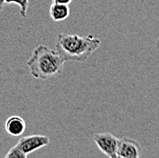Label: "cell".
<instances>
[{
  "instance_id": "6",
  "label": "cell",
  "mask_w": 159,
  "mask_h": 158,
  "mask_svg": "<svg viewBox=\"0 0 159 158\" xmlns=\"http://www.w3.org/2000/svg\"><path fill=\"white\" fill-rule=\"evenodd\" d=\"M5 131L9 136L13 138L19 137L26 131V122L22 117L18 115H12L6 121Z\"/></svg>"
},
{
  "instance_id": "7",
  "label": "cell",
  "mask_w": 159,
  "mask_h": 158,
  "mask_svg": "<svg viewBox=\"0 0 159 158\" xmlns=\"http://www.w3.org/2000/svg\"><path fill=\"white\" fill-rule=\"evenodd\" d=\"M49 16L53 21L60 22L67 19L70 16L69 5L52 3L49 7Z\"/></svg>"
},
{
  "instance_id": "5",
  "label": "cell",
  "mask_w": 159,
  "mask_h": 158,
  "mask_svg": "<svg viewBox=\"0 0 159 158\" xmlns=\"http://www.w3.org/2000/svg\"><path fill=\"white\" fill-rule=\"evenodd\" d=\"M142 154V147L134 139L120 138L117 148V158H138Z\"/></svg>"
},
{
  "instance_id": "2",
  "label": "cell",
  "mask_w": 159,
  "mask_h": 158,
  "mask_svg": "<svg viewBox=\"0 0 159 158\" xmlns=\"http://www.w3.org/2000/svg\"><path fill=\"white\" fill-rule=\"evenodd\" d=\"M65 62L57 50L40 44L34 48L27 65L35 79H47L61 73Z\"/></svg>"
},
{
  "instance_id": "11",
  "label": "cell",
  "mask_w": 159,
  "mask_h": 158,
  "mask_svg": "<svg viewBox=\"0 0 159 158\" xmlns=\"http://www.w3.org/2000/svg\"><path fill=\"white\" fill-rule=\"evenodd\" d=\"M5 6H6V0H0V13L4 9Z\"/></svg>"
},
{
  "instance_id": "9",
  "label": "cell",
  "mask_w": 159,
  "mask_h": 158,
  "mask_svg": "<svg viewBox=\"0 0 159 158\" xmlns=\"http://www.w3.org/2000/svg\"><path fill=\"white\" fill-rule=\"evenodd\" d=\"M28 155L23 153L16 145L11 147L6 155V158H27Z\"/></svg>"
},
{
  "instance_id": "1",
  "label": "cell",
  "mask_w": 159,
  "mask_h": 158,
  "mask_svg": "<svg viewBox=\"0 0 159 158\" xmlns=\"http://www.w3.org/2000/svg\"><path fill=\"white\" fill-rule=\"evenodd\" d=\"M102 40L93 35L81 37L77 34H64L58 36L56 50L66 61H85L97 50Z\"/></svg>"
},
{
  "instance_id": "3",
  "label": "cell",
  "mask_w": 159,
  "mask_h": 158,
  "mask_svg": "<svg viewBox=\"0 0 159 158\" xmlns=\"http://www.w3.org/2000/svg\"><path fill=\"white\" fill-rule=\"evenodd\" d=\"M92 137L98 148L105 156L110 158H117V148L120 138L109 133H96Z\"/></svg>"
},
{
  "instance_id": "8",
  "label": "cell",
  "mask_w": 159,
  "mask_h": 158,
  "mask_svg": "<svg viewBox=\"0 0 159 158\" xmlns=\"http://www.w3.org/2000/svg\"><path fill=\"white\" fill-rule=\"evenodd\" d=\"M9 4H16L19 7L21 17L25 18L27 16L29 6H30L29 0H6V5H9Z\"/></svg>"
},
{
  "instance_id": "4",
  "label": "cell",
  "mask_w": 159,
  "mask_h": 158,
  "mask_svg": "<svg viewBox=\"0 0 159 158\" xmlns=\"http://www.w3.org/2000/svg\"><path fill=\"white\" fill-rule=\"evenodd\" d=\"M49 142H50L49 138L46 135L33 134V135L22 136L18 140L16 145L23 153L29 156L33 152L48 145Z\"/></svg>"
},
{
  "instance_id": "10",
  "label": "cell",
  "mask_w": 159,
  "mask_h": 158,
  "mask_svg": "<svg viewBox=\"0 0 159 158\" xmlns=\"http://www.w3.org/2000/svg\"><path fill=\"white\" fill-rule=\"evenodd\" d=\"M71 2H72V0H52V3L64 4V5H70Z\"/></svg>"
}]
</instances>
